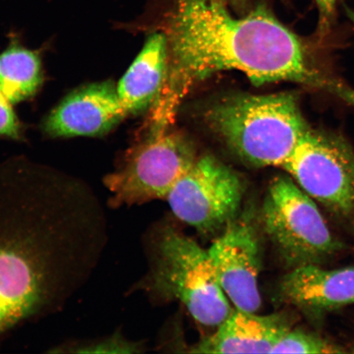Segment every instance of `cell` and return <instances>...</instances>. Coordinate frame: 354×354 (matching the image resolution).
I'll return each mask as SVG.
<instances>
[{
  "instance_id": "cell-1",
  "label": "cell",
  "mask_w": 354,
  "mask_h": 354,
  "mask_svg": "<svg viewBox=\"0 0 354 354\" xmlns=\"http://www.w3.org/2000/svg\"><path fill=\"white\" fill-rule=\"evenodd\" d=\"M85 181L28 159L0 165V339L55 315L87 284L109 243Z\"/></svg>"
},
{
  "instance_id": "cell-2",
  "label": "cell",
  "mask_w": 354,
  "mask_h": 354,
  "mask_svg": "<svg viewBox=\"0 0 354 354\" xmlns=\"http://www.w3.org/2000/svg\"><path fill=\"white\" fill-rule=\"evenodd\" d=\"M165 35L167 73L153 132L167 129L190 88L223 71L245 74L256 86L302 84L354 105V91L318 68L298 35L265 7L234 19L221 0H177Z\"/></svg>"
},
{
  "instance_id": "cell-3",
  "label": "cell",
  "mask_w": 354,
  "mask_h": 354,
  "mask_svg": "<svg viewBox=\"0 0 354 354\" xmlns=\"http://www.w3.org/2000/svg\"><path fill=\"white\" fill-rule=\"evenodd\" d=\"M211 129L239 157L255 167H280L310 127L291 93L229 97L207 110Z\"/></svg>"
},
{
  "instance_id": "cell-4",
  "label": "cell",
  "mask_w": 354,
  "mask_h": 354,
  "mask_svg": "<svg viewBox=\"0 0 354 354\" xmlns=\"http://www.w3.org/2000/svg\"><path fill=\"white\" fill-rule=\"evenodd\" d=\"M133 289L179 301L194 320L207 327L218 328L233 310L209 252L171 227L158 234L151 268Z\"/></svg>"
},
{
  "instance_id": "cell-5",
  "label": "cell",
  "mask_w": 354,
  "mask_h": 354,
  "mask_svg": "<svg viewBox=\"0 0 354 354\" xmlns=\"http://www.w3.org/2000/svg\"><path fill=\"white\" fill-rule=\"evenodd\" d=\"M259 216L264 236L290 270L322 265L342 250L316 201L290 176L271 181Z\"/></svg>"
},
{
  "instance_id": "cell-6",
  "label": "cell",
  "mask_w": 354,
  "mask_h": 354,
  "mask_svg": "<svg viewBox=\"0 0 354 354\" xmlns=\"http://www.w3.org/2000/svg\"><path fill=\"white\" fill-rule=\"evenodd\" d=\"M197 158L183 137L166 131L153 133L151 139L104 177L110 193L106 205L115 210L166 198Z\"/></svg>"
},
{
  "instance_id": "cell-7",
  "label": "cell",
  "mask_w": 354,
  "mask_h": 354,
  "mask_svg": "<svg viewBox=\"0 0 354 354\" xmlns=\"http://www.w3.org/2000/svg\"><path fill=\"white\" fill-rule=\"evenodd\" d=\"M282 168L332 214L354 218V151L342 136L309 128Z\"/></svg>"
},
{
  "instance_id": "cell-8",
  "label": "cell",
  "mask_w": 354,
  "mask_h": 354,
  "mask_svg": "<svg viewBox=\"0 0 354 354\" xmlns=\"http://www.w3.org/2000/svg\"><path fill=\"white\" fill-rule=\"evenodd\" d=\"M245 183L237 172L218 158H198L165 199L183 223L205 236L220 234L239 212Z\"/></svg>"
},
{
  "instance_id": "cell-9",
  "label": "cell",
  "mask_w": 354,
  "mask_h": 354,
  "mask_svg": "<svg viewBox=\"0 0 354 354\" xmlns=\"http://www.w3.org/2000/svg\"><path fill=\"white\" fill-rule=\"evenodd\" d=\"M263 236L259 214L249 206L229 221L207 250L224 293L243 311L256 313L261 306Z\"/></svg>"
},
{
  "instance_id": "cell-10",
  "label": "cell",
  "mask_w": 354,
  "mask_h": 354,
  "mask_svg": "<svg viewBox=\"0 0 354 354\" xmlns=\"http://www.w3.org/2000/svg\"><path fill=\"white\" fill-rule=\"evenodd\" d=\"M127 116L111 81L91 84L66 96L43 122L53 138L106 134Z\"/></svg>"
},
{
  "instance_id": "cell-11",
  "label": "cell",
  "mask_w": 354,
  "mask_h": 354,
  "mask_svg": "<svg viewBox=\"0 0 354 354\" xmlns=\"http://www.w3.org/2000/svg\"><path fill=\"white\" fill-rule=\"evenodd\" d=\"M282 303L309 317L354 304V265L328 269L307 264L290 269L278 285Z\"/></svg>"
},
{
  "instance_id": "cell-12",
  "label": "cell",
  "mask_w": 354,
  "mask_h": 354,
  "mask_svg": "<svg viewBox=\"0 0 354 354\" xmlns=\"http://www.w3.org/2000/svg\"><path fill=\"white\" fill-rule=\"evenodd\" d=\"M293 328L288 314L259 316L256 313L232 310L214 334L192 349L197 353H271L275 345Z\"/></svg>"
},
{
  "instance_id": "cell-13",
  "label": "cell",
  "mask_w": 354,
  "mask_h": 354,
  "mask_svg": "<svg viewBox=\"0 0 354 354\" xmlns=\"http://www.w3.org/2000/svg\"><path fill=\"white\" fill-rule=\"evenodd\" d=\"M167 66L166 35L153 33L117 87L127 115L140 113L154 104L165 83Z\"/></svg>"
},
{
  "instance_id": "cell-14",
  "label": "cell",
  "mask_w": 354,
  "mask_h": 354,
  "mask_svg": "<svg viewBox=\"0 0 354 354\" xmlns=\"http://www.w3.org/2000/svg\"><path fill=\"white\" fill-rule=\"evenodd\" d=\"M41 82V60L35 53L11 46L0 55V91L11 104L30 98Z\"/></svg>"
},
{
  "instance_id": "cell-15",
  "label": "cell",
  "mask_w": 354,
  "mask_h": 354,
  "mask_svg": "<svg viewBox=\"0 0 354 354\" xmlns=\"http://www.w3.org/2000/svg\"><path fill=\"white\" fill-rule=\"evenodd\" d=\"M144 351L142 343L132 342L120 329L100 337L66 340L52 347L47 353H138Z\"/></svg>"
},
{
  "instance_id": "cell-16",
  "label": "cell",
  "mask_w": 354,
  "mask_h": 354,
  "mask_svg": "<svg viewBox=\"0 0 354 354\" xmlns=\"http://www.w3.org/2000/svg\"><path fill=\"white\" fill-rule=\"evenodd\" d=\"M343 349L322 336L292 328L273 348L271 353H342Z\"/></svg>"
},
{
  "instance_id": "cell-17",
  "label": "cell",
  "mask_w": 354,
  "mask_h": 354,
  "mask_svg": "<svg viewBox=\"0 0 354 354\" xmlns=\"http://www.w3.org/2000/svg\"><path fill=\"white\" fill-rule=\"evenodd\" d=\"M11 104L0 91V137L20 140L21 138L20 123L13 112Z\"/></svg>"
},
{
  "instance_id": "cell-18",
  "label": "cell",
  "mask_w": 354,
  "mask_h": 354,
  "mask_svg": "<svg viewBox=\"0 0 354 354\" xmlns=\"http://www.w3.org/2000/svg\"><path fill=\"white\" fill-rule=\"evenodd\" d=\"M338 0H315L319 11V34L321 37L328 32L334 20L336 4Z\"/></svg>"
},
{
  "instance_id": "cell-19",
  "label": "cell",
  "mask_w": 354,
  "mask_h": 354,
  "mask_svg": "<svg viewBox=\"0 0 354 354\" xmlns=\"http://www.w3.org/2000/svg\"><path fill=\"white\" fill-rule=\"evenodd\" d=\"M346 12L347 15L349 17V19H351L354 25V11L349 10V8H346Z\"/></svg>"
},
{
  "instance_id": "cell-20",
  "label": "cell",
  "mask_w": 354,
  "mask_h": 354,
  "mask_svg": "<svg viewBox=\"0 0 354 354\" xmlns=\"http://www.w3.org/2000/svg\"><path fill=\"white\" fill-rule=\"evenodd\" d=\"M353 353H354V348H353Z\"/></svg>"
}]
</instances>
